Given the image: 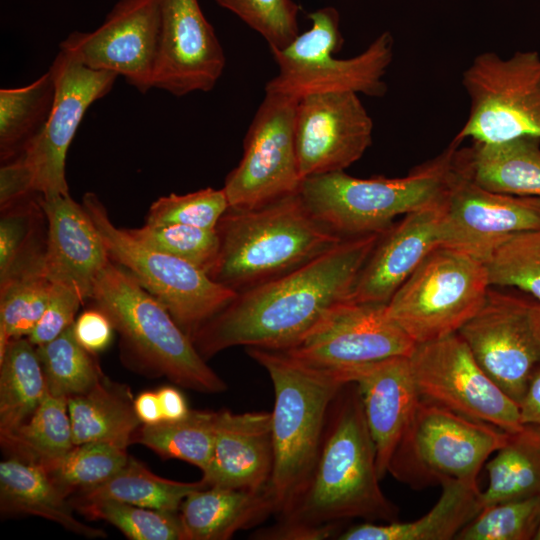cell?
I'll list each match as a JSON object with an SVG mask.
<instances>
[{
	"label": "cell",
	"mask_w": 540,
	"mask_h": 540,
	"mask_svg": "<svg viewBox=\"0 0 540 540\" xmlns=\"http://www.w3.org/2000/svg\"><path fill=\"white\" fill-rule=\"evenodd\" d=\"M276 512L268 486L257 491L208 486L189 494L179 509L185 540H227Z\"/></svg>",
	"instance_id": "obj_25"
},
{
	"label": "cell",
	"mask_w": 540,
	"mask_h": 540,
	"mask_svg": "<svg viewBox=\"0 0 540 540\" xmlns=\"http://www.w3.org/2000/svg\"><path fill=\"white\" fill-rule=\"evenodd\" d=\"M469 99L467 119L454 137L495 143L529 136L540 139V54L517 51L503 58L478 54L462 74Z\"/></svg>",
	"instance_id": "obj_11"
},
{
	"label": "cell",
	"mask_w": 540,
	"mask_h": 540,
	"mask_svg": "<svg viewBox=\"0 0 540 540\" xmlns=\"http://www.w3.org/2000/svg\"><path fill=\"white\" fill-rule=\"evenodd\" d=\"M351 381L358 386L364 416L371 434L379 477L388 470L392 455L406 432L421 396L409 357H391L351 367Z\"/></svg>",
	"instance_id": "obj_22"
},
{
	"label": "cell",
	"mask_w": 540,
	"mask_h": 540,
	"mask_svg": "<svg viewBox=\"0 0 540 540\" xmlns=\"http://www.w3.org/2000/svg\"><path fill=\"white\" fill-rule=\"evenodd\" d=\"M485 265L490 286L515 287L540 302V228L509 238Z\"/></svg>",
	"instance_id": "obj_41"
},
{
	"label": "cell",
	"mask_w": 540,
	"mask_h": 540,
	"mask_svg": "<svg viewBox=\"0 0 540 540\" xmlns=\"http://www.w3.org/2000/svg\"><path fill=\"white\" fill-rule=\"evenodd\" d=\"M299 99L265 92L243 142V155L224 183L229 208L253 209L299 191L295 143Z\"/></svg>",
	"instance_id": "obj_12"
},
{
	"label": "cell",
	"mask_w": 540,
	"mask_h": 540,
	"mask_svg": "<svg viewBox=\"0 0 540 540\" xmlns=\"http://www.w3.org/2000/svg\"><path fill=\"white\" fill-rule=\"evenodd\" d=\"M113 329L110 319L98 308L84 311L73 323L76 340L92 354L102 352L109 346Z\"/></svg>",
	"instance_id": "obj_47"
},
{
	"label": "cell",
	"mask_w": 540,
	"mask_h": 540,
	"mask_svg": "<svg viewBox=\"0 0 540 540\" xmlns=\"http://www.w3.org/2000/svg\"><path fill=\"white\" fill-rule=\"evenodd\" d=\"M90 299L110 319L125 358L140 371L201 393L227 389L166 307L113 261L98 275Z\"/></svg>",
	"instance_id": "obj_5"
},
{
	"label": "cell",
	"mask_w": 540,
	"mask_h": 540,
	"mask_svg": "<svg viewBox=\"0 0 540 540\" xmlns=\"http://www.w3.org/2000/svg\"><path fill=\"white\" fill-rule=\"evenodd\" d=\"M139 242L160 252L187 261L207 274L219 252L216 230L182 224H147L128 229Z\"/></svg>",
	"instance_id": "obj_43"
},
{
	"label": "cell",
	"mask_w": 540,
	"mask_h": 540,
	"mask_svg": "<svg viewBox=\"0 0 540 540\" xmlns=\"http://www.w3.org/2000/svg\"><path fill=\"white\" fill-rule=\"evenodd\" d=\"M134 408L142 425H153L163 421L156 391L140 393L134 399Z\"/></svg>",
	"instance_id": "obj_52"
},
{
	"label": "cell",
	"mask_w": 540,
	"mask_h": 540,
	"mask_svg": "<svg viewBox=\"0 0 540 540\" xmlns=\"http://www.w3.org/2000/svg\"><path fill=\"white\" fill-rule=\"evenodd\" d=\"M84 299L75 285L51 282L49 300L44 313L27 337L40 346L58 337L75 321V315Z\"/></svg>",
	"instance_id": "obj_46"
},
{
	"label": "cell",
	"mask_w": 540,
	"mask_h": 540,
	"mask_svg": "<svg viewBox=\"0 0 540 540\" xmlns=\"http://www.w3.org/2000/svg\"><path fill=\"white\" fill-rule=\"evenodd\" d=\"M34 175L28 164L20 157L3 163L0 169V206L1 210L33 195Z\"/></svg>",
	"instance_id": "obj_48"
},
{
	"label": "cell",
	"mask_w": 540,
	"mask_h": 540,
	"mask_svg": "<svg viewBox=\"0 0 540 540\" xmlns=\"http://www.w3.org/2000/svg\"><path fill=\"white\" fill-rule=\"evenodd\" d=\"M459 146L455 162L477 185L496 193L540 198L539 138Z\"/></svg>",
	"instance_id": "obj_26"
},
{
	"label": "cell",
	"mask_w": 540,
	"mask_h": 540,
	"mask_svg": "<svg viewBox=\"0 0 540 540\" xmlns=\"http://www.w3.org/2000/svg\"><path fill=\"white\" fill-rule=\"evenodd\" d=\"M215 230L219 252L208 275L236 293L297 269L344 239L313 215L299 191L253 209L228 208Z\"/></svg>",
	"instance_id": "obj_3"
},
{
	"label": "cell",
	"mask_w": 540,
	"mask_h": 540,
	"mask_svg": "<svg viewBox=\"0 0 540 540\" xmlns=\"http://www.w3.org/2000/svg\"><path fill=\"white\" fill-rule=\"evenodd\" d=\"M386 304L344 302L283 351L324 369H346L391 357H409L416 343L388 315Z\"/></svg>",
	"instance_id": "obj_18"
},
{
	"label": "cell",
	"mask_w": 540,
	"mask_h": 540,
	"mask_svg": "<svg viewBox=\"0 0 540 540\" xmlns=\"http://www.w3.org/2000/svg\"><path fill=\"white\" fill-rule=\"evenodd\" d=\"M55 99V84L48 70L34 82L0 89L1 163L16 160L40 136Z\"/></svg>",
	"instance_id": "obj_31"
},
{
	"label": "cell",
	"mask_w": 540,
	"mask_h": 540,
	"mask_svg": "<svg viewBox=\"0 0 540 540\" xmlns=\"http://www.w3.org/2000/svg\"><path fill=\"white\" fill-rule=\"evenodd\" d=\"M458 145L452 140L404 177L363 179L337 171L303 179L299 194L313 215L343 238L383 233L397 216L445 201Z\"/></svg>",
	"instance_id": "obj_6"
},
{
	"label": "cell",
	"mask_w": 540,
	"mask_h": 540,
	"mask_svg": "<svg viewBox=\"0 0 540 540\" xmlns=\"http://www.w3.org/2000/svg\"><path fill=\"white\" fill-rule=\"evenodd\" d=\"M540 526V496L483 507L458 533L459 540H531Z\"/></svg>",
	"instance_id": "obj_42"
},
{
	"label": "cell",
	"mask_w": 540,
	"mask_h": 540,
	"mask_svg": "<svg viewBox=\"0 0 540 540\" xmlns=\"http://www.w3.org/2000/svg\"><path fill=\"white\" fill-rule=\"evenodd\" d=\"M508 433L421 398L387 473L413 489L459 481L477 485Z\"/></svg>",
	"instance_id": "obj_8"
},
{
	"label": "cell",
	"mask_w": 540,
	"mask_h": 540,
	"mask_svg": "<svg viewBox=\"0 0 540 540\" xmlns=\"http://www.w3.org/2000/svg\"><path fill=\"white\" fill-rule=\"evenodd\" d=\"M50 290L44 265L0 284V355L11 340L30 335L46 309Z\"/></svg>",
	"instance_id": "obj_39"
},
{
	"label": "cell",
	"mask_w": 540,
	"mask_h": 540,
	"mask_svg": "<svg viewBox=\"0 0 540 540\" xmlns=\"http://www.w3.org/2000/svg\"><path fill=\"white\" fill-rule=\"evenodd\" d=\"M82 205L99 232L111 261L162 303L192 339L198 329L237 296L193 264L155 250L116 227L106 208L92 192Z\"/></svg>",
	"instance_id": "obj_9"
},
{
	"label": "cell",
	"mask_w": 540,
	"mask_h": 540,
	"mask_svg": "<svg viewBox=\"0 0 540 540\" xmlns=\"http://www.w3.org/2000/svg\"><path fill=\"white\" fill-rule=\"evenodd\" d=\"M457 333L485 373L519 405L540 368V302L489 288Z\"/></svg>",
	"instance_id": "obj_14"
},
{
	"label": "cell",
	"mask_w": 540,
	"mask_h": 540,
	"mask_svg": "<svg viewBox=\"0 0 540 540\" xmlns=\"http://www.w3.org/2000/svg\"><path fill=\"white\" fill-rule=\"evenodd\" d=\"M47 392L69 399L90 391L104 376L92 353L76 340L73 324L50 342L37 346Z\"/></svg>",
	"instance_id": "obj_37"
},
{
	"label": "cell",
	"mask_w": 540,
	"mask_h": 540,
	"mask_svg": "<svg viewBox=\"0 0 540 540\" xmlns=\"http://www.w3.org/2000/svg\"><path fill=\"white\" fill-rule=\"evenodd\" d=\"M373 121L358 94L315 93L299 99L295 143L302 179L344 171L372 144Z\"/></svg>",
	"instance_id": "obj_19"
},
{
	"label": "cell",
	"mask_w": 540,
	"mask_h": 540,
	"mask_svg": "<svg viewBox=\"0 0 540 540\" xmlns=\"http://www.w3.org/2000/svg\"><path fill=\"white\" fill-rule=\"evenodd\" d=\"M163 421H177L186 417L189 409L184 395L173 386H163L157 391Z\"/></svg>",
	"instance_id": "obj_51"
},
{
	"label": "cell",
	"mask_w": 540,
	"mask_h": 540,
	"mask_svg": "<svg viewBox=\"0 0 540 540\" xmlns=\"http://www.w3.org/2000/svg\"><path fill=\"white\" fill-rule=\"evenodd\" d=\"M229 204L223 188L211 187L158 198L150 206L147 224H182L215 230Z\"/></svg>",
	"instance_id": "obj_44"
},
{
	"label": "cell",
	"mask_w": 540,
	"mask_h": 540,
	"mask_svg": "<svg viewBox=\"0 0 540 540\" xmlns=\"http://www.w3.org/2000/svg\"><path fill=\"white\" fill-rule=\"evenodd\" d=\"M208 487L203 479L179 482L152 473L143 463L129 456L123 468L106 482L82 490L73 498L113 500L165 512H179L192 492Z\"/></svg>",
	"instance_id": "obj_33"
},
{
	"label": "cell",
	"mask_w": 540,
	"mask_h": 540,
	"mask_svg": "<svg viewBox=\"0 0 540 540\" xmlns=\"http://www.w3.org/2000/svg\"><path fill=\"white\" fill-rule=\"evenodd\" d=\"M47 394L36 347L27 337L11 340L0 355V440L10 437Z\"/></svg>",
	"instance_id": "obj_30"
},
{
	"label": "cell",
	"mask_w": 540,
	"mask_h": 540,
	"mask_svg": "<svg viewBox=\"0 0 540 540\" xmlns=\"http://www.w3.org/2000/svg\"><path fill=\"white\" fill-rule=\"evenodd\" d=\"M520 419L540 433V368L532 376L526 392L519 402Z\"/></svg>",
	"instance_id": "obj_50"
},
{
	"label": "cell",
	"mask_w": 540,
	"mask_h": 540,
	"mask_svg": "<svg viewBox=\"0 0 540 540\" xmlns=\"http://www.w3.org/2000/svg\"><path fill=\"white\" fill-rule=\"evenodd\" d=\"M74 445L105 442L126 449L142 425L128 386L105 375L87 393L68 399Z\"/></svg>",
	"instance_id": "obj_29"
},
{
	"label": "cell",
	"mask_w": 540,
	"mask_h": 540,
	"mask_svg": "<svg viewBox=\"0 0 540 540\" xmlns=\"http://www.w3.org/2000/svg\"><path fill=\"white\" fill-rule=\"evenodd\" d=\"M434 507L410 522H365L341 532V540H450L455 539L482 509L478 485L448 481Z\"/></svg>",
	"instance_id": "obj_28"
},
{
	"label": "cell",
	"mask_w": 540,
	"mask_h": 540,
	"mask_svg": "<svg viewBox=\"0 0 540 540\" xmlns=\"http://www.w3.org/2000/svg\"><path fill=\"white\" fill-rule=\"evenodd\" d=\"M490 287L483 261L438 247L395 292L386 310L418 345L457 333L480 309Z\"/></svg>",
	"instance_id": "obj_10"
},
{
	"label": "cell",
	"mask_w": 540,
	"mask_h": 540,
	"mask_svg": "<svg viewBox=\"0 0 540 540\" xmlns=\"http://www.w3.org/2000/svg\"><path fill=\"white\" fill-rule=\"evenodd\" d=\"M458 147V146H457ZM540 228V198L489 191L456 164L441 218L442 246L486 263L516 234Z\"/></svg>",
	"instance_id": "obj_16"
},
{
	"label": "cell",
	"mask_w": 540,
	"mask_h": 540,
	"mask_svg": "<svg viewBox=\"0 0 540 540\" xmlns=\"http://www.w3.org/2000/svg\"><path fill=\"white\" fill-rule=\"evenodd\" d=\"M226 58L198 0H160V33L153 88L175 96L212 90Z\"/></svg>",
	"instance_id": "obj_20"
},
{
	"label": "cell",
	"mask_w": 540,
	"mask_h": 540,
	"mask_svg": "<svg viewBox=\"0 0 540 540\" xmlns=\"http://www.w3.org/2000/svg\"><path fill=\"white\" fill-rule=\"evenodd\" d=\"M340 523L311 525L278 520L270 527L258 529L252 534L254 539L266 540H324L339 536Z\"/></svg>",
	"instance_id": "obj_49"
},
{
	"label": "cell",
	"mask_w": 540,
	"mask_h": 540,
	"mask_svg": "<svg viewBox=\"0 0 540 540\" xmlns=\"http://www.w3.org/2000/svg\"><path fill=\"white\" fill-rule=\"evenodd\" d=\"M258 32L269 49H282L300 33V6L293 0H215Z\"/></svg>",
	"instance_id": "obj_45"
},
{
	"label": "cell",
	"mask_w": 540,
	"mask_h": 540,
	"mask_svg": "<svg viewBox=\"0 0 540 540\" xmlns=\"http://www.w3.org/2000/svg\"><path fill=\"white\" fill-rule=\"evenodd\" d=\"M46 217L44 270L51 282L75 285L84 301L109 263L106 247L82 204L70 195L40 198Z\"/></svg>",
	"instance_id": "obj_23"
},
{
	"label": "cell",
	"mask_w": 540,
	"mask_h": 540,
	"mask_svg": "<svg viewBox=\"0 0 540 540\" xmlns=\"http://www.w3.org/2000/svg\"><path fill=\"white\" fill-rule=\"evenodd\" d=\"M35 193L1 210L0 284L44 264L46 240L40 236L46 218Z\"/></svg>",
	"instance_id": "obj_36"
},
{
	"label": "cell",
	"mask_w": 540,
	"mask_h": 540,
	"mask_svg": "<svg viewBox=\"0 0 540 540\" xmlns=\"http://www.w3.org/2000/svg\"><path fill=\"white\" fill-rule=\"evenodd\" d=\"M374 443L355 382L333 399L312 474L278 520L322 525L353 518L391 522L398 508L383 493Z\"/></svg>",
	"instance_id": "obj_2"
},
{
	"label": "cell",
	"mask_w": 540,
	"mask_h": 540,
	"mask_svg": "<svg viewBox=\"0 0 540 540\" xmlns=\"http://www.w3.org/2000/svg\"><path fill=\"white\" fill-rule=\"evenodd\" d=\"M0 507L3 513L40 516L66 530L88 538H105L106 532L77 520L68 497L45 468L10 456L0 463Z\"/></svg>",
	"instance_id": "obj_27"
},
{
	"label": "cell",
	"mask_w": 540,
	"mask_h": 540,
	"mask_svg": "<svg viewBox=\"0 0 540 540\" xmlns=\"http://www.w3.org/2000/svg\"><path fill=\"white\" fill-rule=\"evenodd\" d=\"M1 445L10 456L40 465L67 453L74 447L68 399L47 392L33 415Z\"/></svg>",
	"instance_id": "obj_35"
},
{
	"label": "cell",
	"mask_w": 540,
	"mask_h": 540,
	"mask_svg": "<svg viewBox=\"0 0 540 540\" xmlns=\"http://www.w3.org/2000/svg\"><path fill=\"white\" fill-rule=\"evenodd\" d=\"M273 466L271 412H217L214 450L202 473L207 486L262 490Z\"/></svg>",
	"instance_id": "obj_24"
},
{
	"label": "cell",
	"mask_w": 540,
	"mask_h": 540,
	"mask_svg": "<svg viewBox=\"0 0 540 540\" xmlns=\"http://www.w3.org/2000/svg\"><path fill=\"white\" fill-rule=\"evenodd\" d=\"M74 509L93 520H104L132 540H185L179 512H165L113 500H70Z\"/></svg>",
	"instance_id": "obj_40"
},
{
	"label": "cell",
	"mask_w": 540,
	"mask_h": 540,
	"mask_svg": "<svg viewBox=\"0 0 540 540\" xmlns=\"http://www.w3.org/2000/svg\"><path fill=\"white\" fill-rule=\"evenodd\" d=\"M49 71L55 84L54 104L44 130L21 157L44 199L69 195L65 165L70 144L88 108L110 92L118 77L90 69L61 50Z\"/></svg>",
	"instance_id": "obj_17"
},
{
	"label": "cell",
	"mask_w": 540,
	"mask_h": 540,
	"mask_svg": "<svg viewBox=\"0 0 540 540\" xmlns=\"http://www.w3.org/2000/svg\"><path fill=\"white\" fill-rule=\"evenodd\" d=\"M443 203L409 213L383 232L357 277L351 301L388 303L425 258L442 246Z\"/></svg>",
	"instance_id": "obj_21"
},
{
	"label": "cell",
	"mask_w": 540,
	"mask_h": 540,
	"mask_svg": "<svg viewBox=\"0 0 540 540\" xmlns=\"http://www.w3.org/2000/svg\"><path fill=\"white\" fill-rule=\"evenodd\" d=\"M311 28L282 49H270L277 75L265 92L300 99L315 93L350 91L372 97L386 93L383 80L393 59L394 41L389 32L379 35L363 52L348 58L334 57L343 45L340 16L334 7L310 14Z\"/></svg>",
	"instance_id": "obj_7"
},
{
	"label": "cell",
	"mask_w": 540,
	"mask_h": 540,
	"mask_svg": "<svg viewBox=\"0 0 540 540\" xmlns=\"http://www.w3.org/2000/svg\"><path fill=\"white\" fill-rule=\"evenodd\" d=\"M383 233L344 238L280 277L237 293L192 341L206 360L227 348L286 350L326 315L351 301L357 277Z\"/></svg>",
	"instance_id": "obj_1"
},
{
	"label": "cell",
	"mask_w": 540,
	"mask_h": 540,
	"mask_svg": "<svg viewBox=\"0 0 540 540\" xmlns=\"http://www.w3.org/2000/svg\"><path fill=\"white\" fill-rule=\"evenodd\" d=\"M246 352L266 370L274 388V466L268 487L280 516L312 474L330 405L339 390L352 382L351 372L316 367L279 350L248 347Z\"/></svg>",
	"instance_id": "obj_4"
},
{
	"label": "cell",
	"mask_w": 540,
	"mask_h": 540,
	"mask_svg": "<svg viewBox=\"0 0 540 540\" xmlns=\"http://www.w3.org/2000/svg\"><path fill=\"white\" fill-rule=\"evenodd\" d=\"M217 412L191 410L177 421L141 425L133 442L153 450L164 459L183 460L204 473L215 443Z\"/></svg>",
	"instance_id": "obj_34"
},
{
	"label": "cell",
	"mask_w": 540,
	"mask_h": 540,
	"mask_svg": "<svg viewBox=\"0 0 540 540\" xmlns=\"http://www.w3.org/2000/svg\"><path fill=\"white\" fill-rule=\"evenodd\" d=\"M486 463L489 483L480 492L482 508L540 496V433L524 426L508 433L504 445Z\"/></svg>",
	"instance_id": "obj_32"
},
{
	"label": "cell",
	"mask_w": 540,
	"mask_h": 540,
	"mask_svg": "<svg viewBox=\"0 0 540 540\" xmlns=\"http://www.w3.org/2000/svg\"><path fill=\"white\" fill-rule=\"evenodd\" d=\"M126 449L105 442L74 445L61 457L42 465L69 498L109 480L126 464Z\"/></svg>",
	"instance_id": "obj_38"
},
{
	"label": "cell",
	"mask_w": 540,
	"mask_h": 540,
	"mask_svg": "<svg viewBox=\"0 0 540 540\" xmlns=\"http://www.w3.org/2000/svg\"><path fill=\"white\" fill-rule=\"evenodd\" d=\"M535 540H540V526H539L537 535H536V537H535Z\"/></svg>",
	"instance_id": "obj_53"
},
{
	"label": "cell",
	"mask_w": 540,
	"mask_h": 540,
	"mask_svg": "<svg viewBox=\"0 0 540 540\" xmlns=\"http://www.w3.org/2000/svg\"><path fill=\"white\" fill-rule=\"evenodd\" d=\"M409 362L422 399L507 433L524 427L518 403L485 373L458 333L416 345Z\"/></svg>",
	"instance_id": "obj_13"
},
{
	"label": "cell",
	"mask_w": 540,
	"mask_h": 540,
	"mask_svg": "<svg viewBox=\"0 0 540 540\" xmlns=\"http://www.w3.org/2000/svg\"><path fill=\"white\" fill-rule=\"evenodd\" d=\"M159 33L160 0H118L97 29L70 33L59 50L146 93L153 88Z\"/></svg>",
	"instance_id": "obj_15"
}]
</instances>
